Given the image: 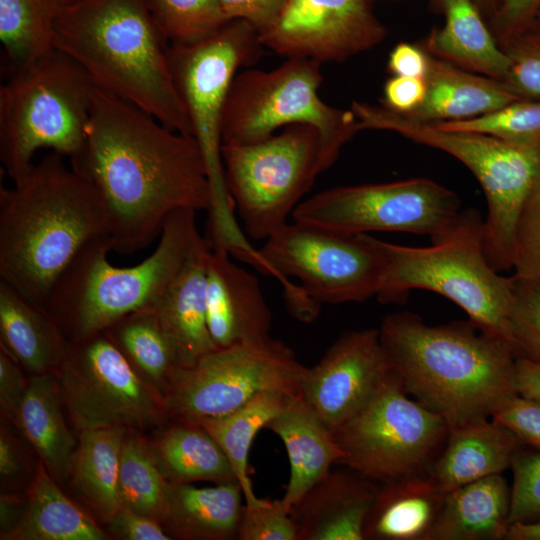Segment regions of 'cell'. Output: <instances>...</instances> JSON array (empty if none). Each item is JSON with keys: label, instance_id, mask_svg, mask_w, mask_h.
<instances>
[{"label": "cell", "instance_id": "6da1fadb", "mask_svg": "<svg viewBox=\"0 0 540 540\" xmlns=\"http://www.w3.org/2000/svg\"><path fill=\"white\" fill-rule=\"evenodd\" d=\"M70 162L99 193L113 251L121 255L152 243L173 212L210 207L195 138L95 85L85 142Z\"/></svg>", "mask_w": 540, "mask_h": 540}, {"label": "cell", "instance_id": "7a4b0ae2", "mask_svg": "<svg viewBox=\"0 0 540 540\" xmlns=\"http://www.w3.org/2000/svg\"><path fill=\"white\" fill-rule=\"evenodd\" d=\"M379 335L406 392L449 428L490 418L518 394L513 348L470 319L430 325L415 313L397 312L383 318Z\"/></svg>", "mask_w": 540, "mask_h": 540}, {"label": "cell", "instance_id": "3957f363", "mask_svg": "<svg viewBox=\"0 0 540 540\" xmlns=\"http://www.w3.org/2000/svg\"><path fill=\"white\" fill-rule=\"evenodd\" d=\"M11 188H0V280L45 307L63 272L90 240L108 235L104 203L51 152Z\"/></svg>", "mask_w": 540, "mask_h": 540}, {"label": "cell", "instance_id": "277c9868", "mask_svg": "<svg viewBox=\"0 0 540 540\" xmlns=\"http://www.w3.org/2000/svg\"><path fill=\"white\" fill-rule=\"evenodd\" d=\"M169 45L147 0H81L59 9L57 50L74 60L98 88L193 137L171 73Z\"/></svg>", "mask_w": 540, "mask_h": 540}, {"label": "cell", "instance_id": "5b68a950", "mask_svg": "<svg viewBox=\"0 0 540 540\" xmlns=\"http://www.w3.org/2000/svg\"><path fill=\"white\" fill-rule=\"evenodd\" d=\"M196 211L165 220L156 249L131 267H115L108 235L90 240L55 283L46 309L67 342L105 331L121 318L152 307L182 267L197 239Z\"/></svg>", "mask_w": 540, "mask_h": 540}, {"label": "cell", "instance_id": "8992f818", "mask_svg": "<svg viewBox=\"0 0 540 540\" xmlns=\"http://www.w3.org/2000/svg\"><path fill=\"white\" fill-rule=\"evenodd\" d=\"M384 260L378 300L400 304L412 290L437 293L458 305L469 319L511 345L509 311L514 277L502 276L488 262L484 220L473 208L428 247L398 245L375 238ZM512 347V345H511Z\"/></svg>", "mask_w": 540, "mask_h": 540}, {"label": "cell", "instance_id": "52a82bcc", "mask_svg": "<svg viewBox=\"0 0 540 540\" xmlns=\"http://www.w3.org/2000/svg\"><path fill=\"white\" fill-rule=\"evenodd\" d=\"M262 48L249 23L231 20L201 42L169 45L168 49L171 73L206 168L211 195L206 238L213 248L233 251L248 241L236 221L235 204L226 184L221 123L239 68L252 65Z\"/></svg>", "mask_w": 540, "mask_h": 540}, {"label": "cell", "instance_id": "ba28073f", "mask_svg": "<svg viewBox=\"0 0 540 540\" xmlns=\"http://www.w3.org/2000/svg\"><path fill=\"white\" fill-rule=\"evenodd\" d=\"M350 109L361 130L395 132L444 151L464 164L480 183L487 203L486 258L500 273L512 269L517 221L540 179V140L510 142L483 133L443 130L382 104L353 101Z\"/></svg>", "mask_w": 540, "mask_h": 540}, {"label": "cell", "instance_id": "9c48e42d", "mask_svg": "<svg viewBox=\"0 0 540 540\" xmlns=\"http://www.w3.org/2000/svg\"><path fill=\"white\" fill-rule=\"evenodd\" d=\"M94 83L55 49L10 74L0 87V160L16 181L42 148L70 160L82 149Z\"/></svg>", "mask_w": 540, "mask_h": 540}, {"label": "cell", "instance_id": "30bf717a", "mask_svg": "<svg viewBox=\"0 0 540 540\" xmlns=\"http://www.w3.org/2000/svg\"><path fill=\"white\" fill-rule=\"evenodd\" d=\"M320 67L314 60L289 58L271 70L237 73L223 111L222 145L255 143L282 127L307 124L320 135L323 172L330 168L361 129L351 109L330 106L319 96Z\"/></svg>", "mask_w": 540, "mask_h": 540}, {"label": "cell", "instance_id": "8fae6325", "mask_svg": "<svg viewBox=\"0 0 540 540\" xmlns=\"http://www.w3.org/2000/svg\"><path fill=\"white\" fill-rule=\"evenodd\" d=\"M449 425L412 398L391 371L370 399L333 432L338 464L385 483L428 473Z\"/></svg>", "mask_w": 540, "mask_h": 540}, {"label": "cell", "instance_id": "7c38bea8", "mask_svg": "<svg viewBox=\"0 0 540 540\" xmlns=\"http://www.w3.org/2000/svg\"><path fill=\"white\" fill-rule=\"evenodd\" d=\"M228 190L245 232L266 240L287 224L323 173L321 139L307 124H293L250 144L222 145Z\"/></svg>", "mask_w": 540, "mask_h": 540}, {"label": "cell", "instance_id": "4fadbf2b", "mask_svg": "<svg viewBox=\"0 0 540 540\" xmlns=\"http://www.w3.org/2000/svg\"><path fill=\"white\" fill-rule=\"evenodd\" d=\"M305 369L272 337L218 348L191 367H174L164 392L167 415L196 423L229 414L262 392L297 396Z\"/></svg>", "mask_w": 540, "mask_h": 540}, {"label": "cell", "instance_id": "5bb4252c", "mask_svg": "<svg viewBox=\"0 0 540 540\" xmlns=\"http://www.w3.org/2000/svg\"><path fill=\"white\" fill-rule=\"evenodd\" d=\"M455 192L426 178L338 186L302 200L292 220L341 234H442L461 212Z\"/></svg>", "mask_w": 540, "mask_h": 540}, {"label": "cell", "instance_id": "9a60e30c", "mask_svg": "<svg viewBox=\"0 0 540 540\" xmlns=\"http://www.w3.org/2000/svg\"><path fill=\"white\" fill-rule=\"evenodd\" d=\"M63 402L80 432L155 426L167 417L163 395L105 333L68 342L56 372Z\"/></svg>", "mask_w": 540, "mask_h": 540}, {"label": "cell", "instance_id": "2e32d148", "mask_svg": "<svg viewBox=\"0 0 540 540\" xmlns=\"http://www.w3.org/2000/svg\"><path fill=\"white\" fill-rule=\"evenodd\" d=\"M260 251L320 304L361 303L377 296L381 287L384 260L368 234H341L293 221L266 239Z\"/></svg>", "mask_w": 540, "mask_h": 540}, {"label": "cell", "instance_id": "e0dca14e", "mask_svg": "<svg viewBox=\"0 0 540 540\" xmlns=\"http://www.w3.org/2000/svg\"><path fill=\"white\" fill-rule=\"evenodd\" d=\"M374 4L375 0H288L258 39L287 59L342 62L385 39L387 29Z\"/></svg>", "mask_w": 540, "mask_h": 540}, {"label": "cell", "instance_id": "ac0fdd59", "mask_svg": "<svg viewBox=\"0 0 540 540\" xmlns=\"http://www.w3.org/2000/svg\"><path fill=\"white\" fill-rule=\"evenodd\" d=\"M391 371L379 329L345 332L318 363L306 367L300 395L334 431L370 399Z\"/></svg>", "mask_w": 540, "mask_h": 540}, {"label": "cell", "instance_id": "d6986e66", "mask_svg": "<svg viewBox=\"0 0 540 540\" xmlns=\"http://www.w3.org/2000/svg\"><path fill=\"white\" fill-rule=\"evenodd\" d=\"M230 256L212 249L207 262V324L217 348L271 337L272 313L258 279Z\"/></svg>", "mask_w": 540, "mask_h": 540}, {"label": "cell", "instance_id": "ffe728a7", "mask_svg": "<svg viewBox=\"0 0 540 540\" xmlns=\"http://www.w3.org/2000/svg\"><path fill=\"white\" fill-rule=\"evenodd\" d=\"M211 251L209 241L200 236L152 306L168 340L175 367H191L218 349L207 324L206 273Z\"/></svg>", "mask_w": 540, "mask_h": 540}, {"label": "cell", "instance_id": "44dd1931", "mask_svg": "<svg viewBox=\"0 0 540 540\" xmlns=\"http://www.w3.org/2000/svg\"><path fill=\"white\" fill-rule=\"evenodd\" d=\"M379 484L347 467L331 469L290 509L297 540H364Z\"/></svg>", "mask_w": 540, "mask_h": 540}, {"label": "cell", "instance_id": "7402d4cb", "mask_svg": "<svg viewBox=\"0 0 540 540\" xmlns=\"http://www.w3.org/2000/svg\"><path fill=\"white\" fill-rule=\"evenodd\" d=\"M283 442L290 464V477L282 503L290 509L338 464L342 451L333 430L301 395L292 396L266 426Z\"/></svg>", "mask_w": 540, "mask_h": 540}, {"label": "cell", "instance_id": "603a6c76", "mask_svg": "<svg viewBox=\"0 0 540 540\" xmlns=\"http://www.w3.org/2000/svg\"><path fill=\"white\" fill-rule=\"evenodd\" d=\"M524 444L491 418L450 428L445 445L428 474L446 492L511 468Z\"/></svg>", "mask_w": 540, "mask_h": 540}, {"label": "cell", "instance_id": "cb8c5ba5", "mask_svg": "<svg viewBox=\"0 0 540 540\" xmlns=\"http://www.w3.org/2000/svg\"><path fill=\"white\" fill-rule=\"evenodd\" d=\"M444 16L424 40L431 56L463 70L504 82L510 59L497 43L474 0H432Z\"/></svg>", "mask_w": 540, "mask_h": 540}, {"label": "cell", "instance_id": "d4e9b609", "mask_svg": "<svg viewBox=\"0 0 540 540\" xmlns=\"http://www.w3.org/2000/svg\"><path fill=\"white\" fill-rule=\"evenodd\" d=\"M446 494L428 473L380 483L364 540H431Z\"/></svg>", "mask_w": 540, "mask_h": 540}, {"label": "cell", "instance_id": "484cf974", "mask_svg": "<svg viewBox=\"0 0 540 540\" xmlns=\"http://www.w3.org/2000/svg\"><path fill=\"white\" fill-rule=\"evenodd\" d=\"M0 347L31 374L57 372L68 342L46 307L0 280Z\"/></svg>", "mask_w": 540, "mask_h": 540}, {"label": "cell", "instance_id": "4316f807", "mask_svg": "<svg viewBox=\"0 0 540 540\" xmlns=\"http://www.w3.org/2000/svg\"><path fill=\"white\" fill-rule=\"evenodd\" d=\"M425 80L427 90L423 102L404 115L427 123L471 119L522 99L500 81L463 70L431 55Z\"/></svg>", "mask_w": 540, "mask_h": 540}, {"label": "cell", "instance_id": "83f0119b", "mask_svg": "<svg viewBox=\"0 0 540 540\" xmlns=\"http://www.w3.org/2000/svg\"><path fill=\"white\" fill-rule=\"evenodd\" d=\"M244 494L238 482L197 488L191 483H168L162 526L171 538L183 540L236 539Z\"/></svg>", "mask_w": 540, "mask_h": 540}, {"label": "cell", "instance_id": "f1b7e54d", "mask_svg": "<svg viewBox=\"0 0 540 540\" xmlns=\"http://www.w3.org/2000/svg\"><path fill=\"white\" fill-rule=\"evenodd\" d=\"M511 488L502 474L447 492L431 540H505Z\"/></svg>", "mask_w": 540, "mask_h": 540}, {"label": "cell", "instance_id": "f546056e", "mask_svg": "<svg viewBox=\"0 0 540 540\" xmlns=\"http://www.w3.org/2000/svg\"><path fill=\"white\" fill-rule=\"evenodd\" d=\"M57 374H32L15 423L51 476L65 480L71 472L75 439L62 413Z\"/></svg>", "mask_w": 540, "mask_h": 540}, {"label": "cell", "instance_id": "4dcf8cb0", "mask_svg": "<svg viewBox=\"0 0 540 540\" xmlns=\"http://www.w3.org/2000/svg\"><path fill=\"white\" fill-rule=\"evenodd\" d=\"M4 539L104 540L107 534L60 490L40 461L28 486L22 518Z\"/></svg>", "mask_w": 540, "mask_h": 540}, {"label": "cell", "instance_id": "1f68e13d", "mask_svg": "<svg viewBox=\"0 0 540 540\" xmlns=\"http://www.w3.org/2000/svg\"><path fill=\"white\" fill-rule=\"evenodd\" d=\"M127 431L121 427L80 431L72 459L70 475L75 489L105 522L121 508L119 471Z\"/></svg>", "mask_w": 540, "mask_h": 540}, {"label": "cell", "instance_id": "d6a6232c", "mask_svg": "<svg viewBox=\"0 0 540 540\" xmlns=\"http://www.w3.org/2000/svg\"><path fill=\"white\" fill-rule=\"evenodd\" d=\"M290 397L277 391L262 392L229 414L196 422L213 437L230 461L246 506L257 507L268 501L257 497L254 492L248 474L249 451L259 430L265 429Z\"/></svg>", "mask_w": 540, "mask_h": 540}, {"label": "cell", "instance_id": "836d02e7", "mask_svg": "<svg viewBox=\"0 0 540 540\" xmlns=\"http://www.w3.org/2000/svg\"><path fill=\"white\" fill-rule=\"evenodd\" d=\"M153 448L170 482H238L221 447L198 423L177 421Z\"/></svg>", "mask_w": 540, "mask_h": 540}, {"label": "cell", "instance_id": "e575fe53", "mask_svg": "<svg viewBox=\"0 0 540 540\" xmlns=\"http://www.w3.org/2000/svg\"><path fill=\"white\" fill-rule=\"evenodd\" d=\"M57 0H0V40L9 75L54 51Z\"/></svg>", "mask_w": 540, "mask_h": 540}, {"label": "cell", "instance_id": "d590c367", "mask_svg": "<svg viewBox=\"0 0 540 540\" xmlns=\"http://www.w3.org/2000/svg\"><path fill=\"white\" fill-rule=\"evenodd\" d=\"M103 332L118 346L138 373L164 397L175 364L153 307L131 313Z\"/></svg>", "mask_w": 540, "mask_h": 540}, {"label": "cell", "instance_id": "8d00e7d4", "mask_svg": "<svg viewBox=\"0 0 540 540\" xmlns=\"http://www.w3.org/2000/svg\"><path fill=\"white\" fill-rule=\"evenodd\" d=\"M168 483L154 448L139 436L126 432L118 484L121 507L162 523L167 508Z\"/></svg>", "mask_w": 540, "mask_h": 540}, {"label": "cell", "instance_id": "74e56055", "mask_svg": "<svg viewBox=\"0 0 540 540\" xmlns=\"http://www.w3.org/2000/svg\"><path fill=\"white\" fill-rule=\"evenodd\" d=\"M147 3L170 45L201 42L231 21L219 0H147Z\"/></svg>", "mask_w": 540, "mask_h": 540}, {"label": "cell", "instance_id": "f35d334b", "mask_svg": "<svg viewBox=\"0 0 540 540\" xmlns=\"http://www.w3.org/2000/svg\"><path fill=\"white\" fill-rule=\"evenodd\" d=\"M450 131L491 135L510 142L540 140V99H519L467 120L432 123Z\"/></svg>", "mask_w": 540, "mask_h": 540}, {"label": "cell", "instance_id": "ab89813d", "mask_svg": "<svg viewBox=\"0 0 540 540\" xmlns=\"http://www.w3.org/2000/svg\"><path fill=\"white\" fill-rule=\"evenodd\" d=\"M509 334L517 358L540 361V284L515 279Z\"/></svg>", "mask_w": 540, "mask_h": 540}, {"label": "cell", "instance_id": "60d3db41", "mask_svg": "<svg viewBox=\"0 0 540 540\" xmlns=\"http://www.w3.org/2000/svg\"><path fill=\"white\" fill-rule=\"evenodd\" d=\"M512 270L516 280L540 284V179L517 221Z\"/></svg>", "mask_w": 540, "mask_h": 540}, {"label": "cell", "instance_id": "b9f144b4", "mask_svg": "<svg viewBox=\"0 0 540 540\" xmlns=\"http://www.w3.org/2000/svg\"><path fill=\"white\" fill-rule=\"evenodd\" d=\"M513 485L509 522H540V451L520 450L511 464Z\"/></svg>", "mask_w": 540, "mask_h": 540}, {"label": "cell", "instance_id": "7bdbcfd3", "mask_svg": "<svg viewBox=\"0 0 540 540\" xmlns=\"http://www.w3.org/2000/svg\"><path fill=\"white\" fill-rule=\"evenodd\" d=\"M510 59L506 87L522 99H540V39L523 33L505 49Z\"/></svg>", "mask_w": 540, "mask_h": 540}, {"label": "cell", "instance_id": "ee69618b", "mask_svg": "<svg viewBox=\"0 0 540 540\" xmlns=\"http://www.w3.org/2000/svg\"><path fill=\"white\" fill-rule=\"evenodd\" d=\"M237 540H297V529L282 500H268L257 507L244 504Z\"/></svg>", "mask_w": 540, "mask_h": 540}, {"label": "cell", "instance_id": "f6af8a7d", "mask_svg": "<svg viewBox=\"0 0 540 540\" xmlns=\"http://www.w3.org/2000/svg\"><path fill=\"white\" fill-rule=\"evenodd\" d=\"M490 418L511 430L524 446L540 451V400L514 395L500 404Z\"/></svg>", "mask_w": 540, "mask_h": 540}, {"label": "cell", "instance_id": "bcb514c9", "mask_svg": "<svg viewBox=\"0 0 540 540\" xmlns=\"http://www.w3.org/2000/svg\"><path fill=\"white\" fill-rule=\"evenodd\" d=\"M539 4L540 0H501L488 25L503 50L524 33Z\"/></svg>", "mask_w": 540, "mask_h": 540}, {"label": "cell", "instance_id": "7dc6e473", "mask_svg": "<svg viewBox=\"0 0 540 540\" xmlns=\"http://www.w3.org/2000/svg\"><path fill=\"white\" fill-rule=\"evenodd\" d=\"M27 386L22 366L0 347V407L6 420L15 423Z\"/></svg>", "mask_w": 540, "mask_h": 540}, {"label": "cell", "instance_id": "c3c4849f", "mask_svg": "<svg viewBox=\"0 0 540 540\" xmlns=\"http://www.w3.org/2000/svg\"><path fill=\"white\" fill-rule=\"evenodd\" d=\"M229 20H243L257 33L268 29L279 17L288 0H219Z\"/></svg>", "mask_w": 540, "mask_h": 540}, {"label": "cell", "instance_id": "681fc988", "mask_svg": "<svg viewBox=\"0 0 540 540\" xmlns=\"http://www.w3.org/2000/svg\"><path fill=\"white\" fill-rule=\"evenodd\" d=\"M107 523L109 530L124 540L171 539L159 521L125 507H121Z\"/></svg>", "mask_w": 540, "mask_h": 540}, {"label": "cell", "instance_id": "f907efd6", "mask_svg": "<svg viewBox=\"0 0 540 540\" xmlns=\"http://www.w3.org/2000/svg\"><path fill=\"white\" fill-rule=\"evenodd\" d=\"M426 90L425 78L393 76L384 85L382 105L398 113H411L423 102Z\"/></svg>", "mask_w": 540, "mask_h": 540}, {"label": "cell", "instance_id": "816d5d0a", "mask_svg": "<svg viewBox=\"0 0 540 540\" xmlns=\"http://www.w3.org/2000/svg\"><path fill=\"white\" fill-rule=\"evenodd\" d=\"M428 65L429 54L407 42L398 43L388 58V69L394 76L425 78Z\"/></svg>", "mask_w": 540, "mask_h": 540}, {"label": "cell", "instance_id": "f5cc1de1", "mask_svg": "<svg viewBox=\"0 0 540 540\" xmlns=\"http://www.w3.org/2000/svg\"><path fill=\"white\" fill-rule=\"evenodd\" d=\"M26 457L16 437L2 423L0 432V476L4 485L17 483L26 473Z\"/></svg>", "mask_w": 540, "mask_h": 540}, {"label": "cell", "instance_id": "db71d44e", "mask_svg": "<svg viewBox=\"0 0 540 540\" xmlns=\"http://www.w3.org/2000/svg\"><path fill=\"white\" fill-rule=\"evenodd\" d=\"M516 385L519 395L540 400V361L517 358Z\"/></svg>", "mask_w": 540, "mask_h": 540}, {"label": "cell", "instance_id": "11a10c76", "mask_svg": "<svg viewBox=\"0 0 540 540\" xmlns=\"http://www.w3.org/2000/svg\"><path fill=\"white\" fill-rule=\"evenodd\" d=\"M27 497L4 493L0 497V536L4 539L19 523L26 507Z\"/></svg>", "mask_w": 540, "mask_h": 540}, {"label": "cell", "instance_id": "9f6ffc18", "mask_svg": "<svg viewBox=\"0 0 540 540\" xmlns=\"http://www.w3.org/2000/svg\"><path fill=\"white\" fill-rule=\"evenodd\" d=\"M505 540H540V522L511 524Z\"/></svg>", "mask_w": 540, "mask_h": 540}, {"label": "cell", "instance_id": "6f0895ef", "mask_svg": "<svg viewBox=\"0 0 540 540\" xmlns=\"http://www.w3.org/2000/svg\"><path fill=\"white\" fill-rule=\"evenodd\" d=\"M474 2L488 23L497 12L501 0H474Z\"/></svg>", "mask_w": 540, "mask_h": 540}, {"label": "cell", "instance_id": "680465c9", "mask_svg": "<svg viewBox=\"0 0 540 540\" xmlns=\"http://www.w3.org/2000/svg\"><path fill=\"white\" fill-rule=\"evenodd\" d=\"M524 33H528L540 39V4Z\"/></svg>", "mask_w": 540, "mask_h": 540}, {"label": "cell", "instance_id": "91938a15", "mask_svg": "<svg viewBox=\"0 0 540 540\" xmlns=\"http://www.w3.org/2000/svg\"><path fill=\"white\" fill-rule=\"evenodd\" d=\"M58 3L60 4V6H67V5H71V4H74L78 1H81V0H57Z\"/></svg>", "mask_w": 540, "mask_h": 540}]
</instances>
